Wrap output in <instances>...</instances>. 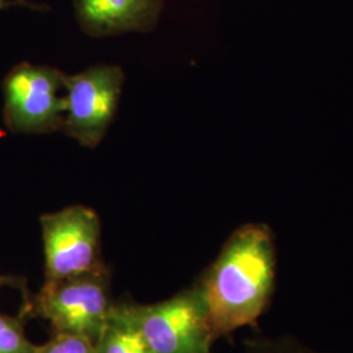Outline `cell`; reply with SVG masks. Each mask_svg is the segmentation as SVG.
I'll list each match as a JSON object with an SVG mask.
<instances>
[{
	"label": "cell",
	"mask_w": 353,
	"mask_h": 353,
	"mask_svg": "<svg viewBox=\"0 0 353 353\" xmlns=\"http://www.w3.org/2000/svg\"><path fill=\"white\" fill-rule=\"evenodd\" d=\"M276 274L275 240L265 224L236 229L198 283L214 338L254 325L271 300Z\"/></svg>",
	"instance_id": "obj_1"
},
{
	"label": "cell",
	"mask_w": 353,
	"mask_h": 353,
	"mask_svg": "<svg viewBox=\"0 0 353 353\" xmlns=\"http://www.w3.org/2000/svg\"><path fill=\"white\" fill-rule=\"evenodd\" d=\"M110 290L108 265L81 275L45 280L38 293L24 301L20 314L49 322L55 334L79 335L96 343L113 306Z\"/></svg>",
	"instance_id": "obj_2"
},
{
	"label": "cell",
	"mask_w": 353,
	"mask_h": 353,
	"mask_svg": "<svg viewBox=\"0 0 353 353\" xmlns=\"http://www.w3.org/2000/svg\"><path fill=\"white\" fill-rule=\"evenodd\" d=\"M127 310L157 353H211L216 338L198 281L160 303L125 301Z\"/></svg>",
	"instance_id": "obj_3"
},
{
	"label": "cell",
	"mask_w": 353,
	"mask_h": 353,
	"mask_svg": "<svg viewBox=\"0 0 353 353\" xmlns=\"http://www.w3.org/2000/svg\"><path fill=\"white\" fill-rule=\"evenodd\" d=\"M62 71L20 63L3 81L4 125L12 132L49 134L62 130L65 115Z\"/></svg>",
	"instance_id": "obj_4"
},
{
	"label": "cell",
	"mask_w": 353,
	"mask_h": 353,
	"mask_svg": "<svg viewBox=\"0 0 353 353\" xmlns=\"http://www.w3.org/2000/svg\"><path fill=\"white\" fill-rule=\"evenodd\" d=\"M45 280L68 278L105 267L101 220L94 210L76 204L39 219Z\"/></svg>",
	"instance_id": "obj_5"
},
{
	"label": "cell",
	"mask_w": 353,
	"mask_h": 353,
	"mask_svg": "<svg viewBox=\"0 0 353 353\" xmlns=\"http://www.w3.org/2000/svg\"><path fill=\"white\" fill-rule=\"evenodd\" d=\"M125 81L119 65L100 64L64 76V134L81 145L94 148L113 121Z\"/></svg>",
	"instance_id": "obj_6"
},
{
	"label": "cell",
	"mask_w": 353,
	"mask_h": 353,
	"mask_svg": "<svg viewBox=\"0 0 353 353\" xmlns=\"http://www.w3.org/2000/svg\"><path fill=\"white\" fill-rule=\"evenodd\" d=\"M80 28L92 37L150 32L160 19L163 0H74Z\"/></svg>",
	"instance_id": "obj_7"
},
{
	"label": "cell",
	"mask_w": 353,
	"mask_h": 353,
	"mask_svg": "<svg viewBox=\"0 0 353 353\" xmlns=\"http://www.w3.org/2000/svg\"><path fill=\"white\" fill-rule=\"evenodd\" d=\"M94 347L97 353H157L130 316L125 301H114Z\"/></svg>",
	"instance_id": "obj_8"
},
{
	"label": "cell",
	"mask_w": 353,
	"mask_h": 353,
	"mask_svg": "<svg viewBox=\"0 0 353 353\" xmlns=\"http://www.w3.org/2000/svg\"><path fill=\"white\" fill-rule=\"evenodd\" d=\"M241 353H334L326 352L307 345L294 336H255L245 341Z\"/></svg>",
	"instance_id": "obj_9"
},
{
	"label": "cell",
	"mask_w": 353,
	"mask_h": 353,
	"mask_svg": "<svg viewBox=\"0 0 353 353\" xmlns=\"http://www.w3.org/2000/svg\"><path fill=\"white\" fill-rule=\"evenodd\" d=\"M26 316L0 314V353H33L36 344L26 334Z\"/></svg>",
	"instance_id": "obj_10"
},
{
	"label": "cell",
	"mask_w": 353,
	"mask_h": 353,
	"mask_svg": "<svg viewBox=\"0 0 353 353\" xmlns=\"http://www.w3.org/2000/svg\"><path fill=\"white\" fill-rule=\"evenodd\" d=\"M33 353H97L94 343L84 336L71 334H51L43 344H36Z\"/></svg>",
	"instance_id": "obj_11"
},
{
	"label": "cell",
	"mask_w": 353,
	"mask_h": 353,
	"mask_svg": "<svg viewBox=\"0 0 353 353\" xmlns=\"http://www.w3.org/2000/svg\"><path fill=\"white\" fill-rule=\"evenodd\" d=\"M26 279L21 276H14V275H1L0 274V288H13V290H20L24 294V301L29 299L30 293L26 287Z\"/></svg>",
	"instance_id": "obj_12"
},
{
	"label": "cell",
	"mask_w": 353,
	"mask_h": 353,
	"mask_svg": "<svg viewBox=\"0 0 353 353\" xmlns=\"http://www.w3.org/2000/svg\"><path fill=\"white\" fill-rule=\"evenodd\" d=\"M14 6H24V7H32L34 10H38V6H33L29 4L26 0H0V10H6L10 7H14Z\"/></svg>",
	"instance_id": "obj_13"
}]
</instances>
